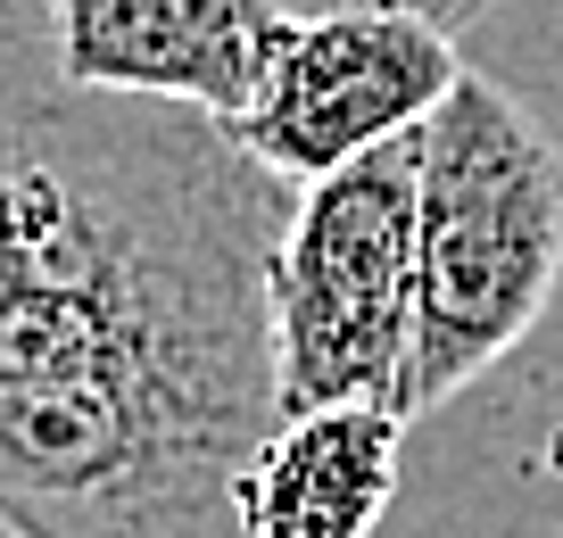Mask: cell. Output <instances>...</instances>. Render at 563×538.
Instances as JSON below:
<instances>
[{
	"mask_svg": "<svg viewBox=\"0 0 563 538\" xmlns=\"http://www.w3.org/2000/svg\"><path fill=\"white\" fill-rule=\"evenodd\" d=\"M290 208L232 124L84 91L51 0H0V530L241 538Z\"/></svg>",
	"mask_w": 563,
	"mask_h": 538,
	"instance_id": "obj_1",
	"label": "cell"
},
{
	"mask_svg": "<svg viewBox=\"0 0 563 538\" xmlns=\"http://www.w3.org/2000/svg\"><path fill=\"white\" fill-rule=\"evenodd\" d=\"M415 382L406 422L506 365L563 282V141L497 75H456L415 124Z\"/></svg>",
	"mask_w": 563,
	"mask_h": 538,
	"instance_id": "obj_2",
	"label": "cell"
},
{
	"mask_svg": "<svg viewBox=\"0 0 563 538\" xmlns=\"http://www.w3.org/2000/svg\"><path fill=\"white\" fill-rule=\"evenodd\" d=\"M415 174L422 141L382 150L299 183V208L274 241L265 307H274V406H373L406 422L415 382Z\"/></svg>",
	"mask_w": 563,
	"mask_h": 538,
	"instance_id": "obj_3",
	"label": "cell"
},
{
	"mask_svg": "<svg viewBox=\"0 0 563 538\" xmlns=\"http://www.w3.org/2000/svg\"><path fill=\"white\" fill-rule=\"evenodd\" d=\"M456 42L415 18H290L257 100L232 117V141L282 183H323L332 166L415 133L456 91Z\"/></svg>",
	"mask_w": 563,
	"mask_h": 538,
	"instance_id": "obj_4",
	"label": "cell"
},
{
	"mask_svg": "<svg viewBox=\"0 0 563 538\" xmlns=\"http://www.w3.org/2000/svg\"><path fill=\"white\" fill-rule=\"evenodd\" d=\"M282 0H51L58 67L84 91L166 100L232 124L265 84Z\"/></svg>",
	"mask_w": 563,
	"mask_h": 538,
	"instance_id": "obj_5",
	"label": "cell"
},
{
	"mask_svg": "<svg viewBox=\"0 0 563 538\" xmlns=\"http://www.w3.org/2000/svg\"><path fill=\"white\" fill-rule=\"evenodd\" d=\"M398 415L323 406L282 415L241 481V538H373L398 497Z\"/></svg>",
	"mask_w": 563,
	"mask_h": 538,
	"instance_id": "obj_6",
	"label": "cell"
},
{
	"mask_svg": "<svg viewBox=\"0 0 563 538\" xmlns=\"http://www.w3.org/2000/svg\"><path fill=\"white\" fill-rule=\"evenodd\" d=\"M349 9H365V18H415V25L456 42L464 25L489 18L497 0H282V18H349Z\"/></svg>",
	"mask_w": 563,
	"mask_h": 538,
	"instance_id": "obj_7",
	"label": "cell"
}]
</instances>
